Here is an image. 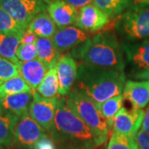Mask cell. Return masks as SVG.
Masks as SVG:
<instances>
[{"label":"cell","mask_w":149,"mask_h":149,"mask_svg":"<svg viewBox=\"0 0 149 149\" xmlns=\"http://www.w3.org/2000/svg\"><path fill=\"white\" fill-rule=\"evenodd\" d=\"M125 75L122 70L101 68L81 63L74 89L97 106L123 93Z\"/></svg>","instance_id":"1"},{"label":"cell","mask_w":149,"mask_h":149,"mask_svg":"<svg viewBox=\"0 0 149 149\" xmlns=\"http://www.w3.org/2000/svg\"><path fill=\"white\" fill-rule=\"evenodd\" d=\"M74 58L83 64L122 70L124 61L120 46L113 33L104 32L99 33L72 51Z\"/></svg>","instance_id":"2"},{"label":"cell","mask_w":149,"mask_h":149,"mask_svg":"<svg viewBox=\"0 0 149 149\" xmlns=\"http://www.w3.org/2000/svg\"><path fill=\"white\" fill-rule=\"evenodd\" d=\"M53 137L65 138L84 144L87 148L100 146V143L89 126L69 106L66 99L58 100L54 119Z\"/></svg>","instance_id":"3"},{"label":"cell","mask_w":149,"mask_h":149,"mask_svg":"<svg viewBox=\"0 0 149 149\" xmlns=\"http://www.w3.org/2000/svg\"><path fill=\"white\" fill-rule=\"evenodd\" d=\"M69 106L89 126L101 145L109 133V127L94 102L72 90L66 99Z\"/></svg>","instance_id":"4"},{"label":"cell","mask_w":149,"mask_h":149,"mask_svg":"<svg viewBox=\"0 0 149 149\" xmlns=\"http://www.w3.org/2000/svg\"><path fill=\"white\" fill-rule=\"evenodd\" d=\"M116 27L130 40L149 37V7L133 6L121 15Z\"/></svg>","instance_id":"5"},{"label":"cell","mask_w":149,"mask_h":149,"mask_svg":"<svg viewBox=\"0 0 149 149\" xmlns=\"http://www.w3.org/2000/svg\"><path fill=\"white\" fill-rule=\"evenodd\" d=\"M0 8L25 30L37 14L47 10L46 3L37 0H0Z\"/></svg>","instance_id":"6"},{"label":"cell","mask_w":149,"mask_h":149,"mask_svg":"<svg viewBox=\"0 0 149 149\" xmlns=\"http://www.w3.org/2000/svg\"><path fill=\"white\" fill-rule=\"evenodd\" d=\"M45 131L27 111L20 117L17 124L12 147L16 149H32L34 144L46 134Z\"/></svg>","instance_id":"7"},{"label":"cell","mask_w":149,"mask_h":149,"mask_svg":"<svg viewBox=\"0 0 149 149\" xmlns=\"http://www.w3.org/2000/svg\"><path fill=\"white\" fill-rule=\"evenodd\" d=\"M58 100V98L43 97L34 91L33 100L28 109L31 117L52 135H53L55 129L54 119Z\"/></svg>","instance_id":"8"},{"label":"cell","mask_w":149,"mask_h":149,"mask_svg":"<svg viewBox=\"0 0 149 149\" xmlns=\"http://www.w3.org/2000/svg\"><path fill=\"white\" fill-rule=\"evenodd\" d=\"M109 23V17L97 6L91 3L80 8L75 26L85 32H95L104 28Z\"/></svg>","instance_id":"9"},{"label":"cell","mask_w":149,"mask_h":149,"mask_svg":"<svg viewBox=\"0 0 149 149\" xmlns=\"http://www.w3.org/2000/svg\"><path fill=\"white\" fill-rule=\"evenodd\" d=\"M144 113L143 109L128 110L122 107L113 118V132L127 136H136L142 126Z\"/></svg>","instance_id":"10"},{"label":"cell","mask_w":149,"mask_h":149,"mask_svg":"<svg viewBox=\"0 0 149 149\" xmlns=\"http://www.w3.org/2000/svg\"><path fill=\"white\" fill-rule=\"evenodd\" d=\"M56 66L59 81V95H68L76 80L78 65L70 55L65 54L60 56Z\"/></svg>","instance_id":"11"},{"label":"cell","mask_w":149,"mask_h":149,"mask_svg":"<svg viewBox=\"0 0 149 149\" xmlns=\"http://www.w3.org/2000/svg\"><path fill=\"white\" fill-rule=\"evenodd\" d=\"M47 11L59 28L69 27L75 23L79 11L61 0H51L47 5Z\"/></svg>","instance_id":"12"},{"label":"cell","mask_w":149,"mask_h":149,"mask_svg":"<svg viewBox=\"0 0 149 149\" xmlns=\"http://www.w3.org/2000/svg\"><path fill=\"white\" fill-rule=\"evenodd\" d=\"M88 39L89 37L85 31L72 26L59 28L52 37L54 45L59 52L77 47Z\"/></svg>","instance_id":"13"},{"label":"cell","mask_w":149,"mask_h":149,"mask_svg":"<svg viewBox=\"0 0 149 149\" xmlns=\"http://www.w3.org/2000/svg\"><path fill=\"white\" fill-rule=\"evenodd\" d=\"M123 95L134 109H143L149 104V81H126Z\"/></svg>","instance_id":"14"},{"label":"cell","mask_w":149,"mask_h":149,"mask_svg":"<svg viewBox=\"0 0 149 149\" xmlns=\"http://www.w3.org/2000/svg\"><path fill=\"white\" fill-rule=\"evenodd\" d=\"M18 67L20 75L27 81L33 91L37 89L49 70L48 65L39 59L26 62L21 61Z\"/></svg>","instance_id":"15"},{"label":"cell","mask_w":149,"mask_h":149,"mask_svg":"<svg viewBox=\"0 0 149 149\" xmlns=\"http://www.w3.org/2000/svg\"><path fill=\"white\" fill-rule=\"evenodd\" d=\"M124 52L127 59L132 64L140 70L149 68V38L142 42L124 45Z\"/></svg>","instance_id":"16"},{"label":"cell","mask_w":149,"mask_h":149,"mask_svg":"<svg viewBox=\"0 0 149 149\" xmlns=\"http://www.w3.org/2000/svg\"><path fill=\"white\" fill-rule=\"evenodd\" d=\"M33 93L34 91L6 96L0 99V105L6 110L21 117L24 113L28 111L33 100Z\"/></svg>","instance_id":"17"},{"label":"cell","mask_w":149,"mask_h":149,"mask_svg":"<svg viewBox=\"0 0 149 149\" xmlns=\"http://www.w3.org/2000/svg\"><path fill=\"white\" fill-rule=\"evenodd\" d=\"M20 117L4 109L0 105V145L10 148L14 132Z\"/></svg>","instance_id":"18"},{"label":"cell","mask_w":149,"mask_h":149,"mask_svg":"<svg viewBox=\"0 0 149 149\" xmlns=\"http://www.w3.org/2000/svg\"><path fill=\"white\" fill-rule=\"evenodd\" d=\"M22 34L0 32V56L8 59L17 66L21 61L17 57V50L21 44Z\"/></svg>","instance_id":"19"},{"label":"cell","mask_w":149,"mask_h":149,"mask_svg":"<svg viewBox=\"0 0 149 149\" xmlns=\"http://www.w3.org/2000/svg\"><path fill=\"white\" fill-rule=\"evenodd\" d=\"M27 30L33 32L37 37L52 38L57 31V26L48 13L42 12L32 19Z\"/></svg>","instance_id":"20"},{"label":"cell","mask_w":149,"mask_h":149,"mask_svg":"<svg viewBox=\"0 0 149 149\" xmlns=\"http://www.w3.org/2000/svg\"><path fill=\"white\" fill-rule=\"evenodd\" d=\"M37 59L48 65L49 69L56 65L61 55L54 45L52 38L37 37L35 42Z\"/></svg>","instance_id":"21"},{"label":"cell","mask_w":149,"mask_h":149,"mask_svg":"<svg viewBox=\"0 0 149 149\" xmlns=\"http://www.w3.org/2000/svg\"><path fill=\"white\" fill-rule=\"evenodd\" d=\"M37 93L43 97L49 99L58 98L59 81L56 65L49 69L42 83L37 87Z\"/></svg>","instance_id":"22"},{"label":"cell","mask_w":149,"mask_h":149,"mask_svg":"<svg viewBox=\"0 0 149 149\" xmlns=\"http://www.w3.org/2000/svg\"><path fill=\"white\" fill-rule=\"evenodd\" d=\"M93 3L109 17H115L133 5V0H93Z\"/></svg>","instance_id":"23"},{"label":"cell","mask_w":149,"mask_h":149,"mask_svg":"<svg viewBox=\"0 0 149 149\" xmlns=\"http://www.w3.org/2000/svg\"><path fill=\"white\" fill-rule=\"evenodd\" d=\"M34 91L21 75H17L0 85V99L6 96L24 92Z\"/></svg>","instance_id":"24"},{"label":"cell","mask_w":149,"mask_h":149,"mask_svg":"<svg viewBox=\"0 0 149 149\" xmlns=\"http://www.w3.org/2000/svg\"><path fill=\"white\" fill-rule=\"evenodd\" d=\"M123 100H124L123 95H119L110 98L109 100L102 103L101 104L98 106L103 117L106 119L107 123L109 128H113V118L118 113V112L119 111L120 109L123 107Z\"/></svg>","instance_id":"25"},{"label":"cell","mask_w":149,"mask_h":149,"mask_svg":"<svg viewBox=\"0 0 149 149\" xmlns=\"http://www.w3.org/2000/svg\"><path fill=\"white\" fill-rule=\"evenodd\" d=\"M108 149H139L136 136H127L119 133H112Z\"/></svg>","instance_id":"26"},{"label":"cell","mask_w":149,"mask_h":149,"mask_svg":"<svg viewBox=\"0 0 149 149\" xmlns=\"http://www.w3.org/2000/svg\"><path fill=\"white\" fill-rule=\"evenodd\" d=\"M26 30L0 8V32L22 34Z\"/></svg>","instance_id":"27"},{"label":"cell","mask_w":149,"mask_h":149,"mask_svg":"<svg viewBox=\"0 0 149 149\" xmlns=\"http://www.w3.org/2000/svg\"><path fill=\"white\" fill-rule=\"evenodd\" d=\"M19 67L8 59L0 56V85L11 78L19 75Z\"/></svg>","instance_id":"28"},{"label":"cell","mask_w":149,"mask_h":149,"mask_svg":"<svg viewBox=\"0 0 149 149\" xmlns=\"http://www.w3.org/2000/svg\"><path fill=\"white\" fill-rule=\"evenodd\" d=\"M17 57L22 62H26L37 59L35 44H20L17 50Z\"/></svg>","instance_id":"29"},{"label":"cell","mask_w":149,"mask_h":149,"mask_svg":"<svg viewBox=\"0 0 149 149\" xmlns=\"http://www.w3.org/2000/svg\"><path fill=\"white\" fill-rule=\"evenodd\" d=\"M32 149H56V147L53 141L45 134L34 144Z\"/></svg>","instance_id":"30"},{"label":"cell","mask_w":149,"mask_h":149,"mask_svg":"<svg viewBox=\"0 0 149 149\" xmlns=\"http://www.w3.org/2000/svg\"><path fill=\"white\" fill-rule=\"evenodd\" d=\"M136 141L139 149H149V133L139 130L136 134Z\"/></svg>","instance_id":"31"},{"label":"cell","mask_w":149,"mask_h":149,"mask_svg":"<svg viewBox=\"0 0 149 149\" xmlns=\"http://www.w3.org/2000/svg\"><path fill=\"white\" fill-rule=\"evenodd\" d=\"M37 39V36L33 32H30L27 29L22 35L21 43L22 44H35Z\"/></svg>","instance_id":"32"},{"label":"cell","mask_w":149,"mask_h":149,"mask_svg":"<svg viewBox=\"0 0 149 149\" xmlns=\"http://www.w3.org/2000/svg\"><path fill=\"white\" fill-rule=\"evenodd\" d=\"M61 1H64L76 8H81L93 3V0H61Z\"/></svg>","instance_id":"33"},{"label":"cell","mask_w":149,"mask_h":149,"mask_svg":"<svg viewBox=\"0 0 149 149\" xmlns=\"http://www.w3.org/2000/svg\"><path fill=\"white\" fill-rule=\"evenodd\" d=\"M141 130L149 133V106L144 113L143 120L141 126Z\"/></svg>","instance_id":"34"},{"label":"cell","mask_w":149,"mask_h":149,"mask_svg":"<svg viewBox=\"0 0 149 149\" xmlns=\"http://www.w3.org/2000/svg\"><path fill=\"white\" fill-rule=\"evenodd\" d=\"M135 77L137 79H143V80H148L149 81V68L148 69L143 70L138 72L135 75Z\"/></svg>","instance_id":"35"},{"label":"cell","mask_w":149,"mask_h":149,"mask_svg":"<svg viewBox=\"0 0 149 149\" xmlns=\"http://www.w3.org/2000/svg\"><path fill=\"white\" fill-rule=\"evenodd\" d=\"M135 7H149V0H133Z\"/></svg>","instance_id":"36"},{"label":"cell","mask_w":149,"mask_h":149,"mask_svg":"<svg viewBox=\"0 0 149 149\" xmlns=\"http://www.w3.org/2000/svg\"><path fill=\"white\" fill-rule=\"evenodd\" d=\"M0 149H6V147H4V146H1V145H0Z\"/></svg>","instance_id":"37"},{"label":"cell","mask_w":149,"mask_h":149,"mask_svg":"<svg viewBox=\"0 0 149 149\" xmlns=\"http://www.w3.org/2000/svg\"><path fill=\"white\" fill-rule=\"evenodd\" d=\"M37 1H41V2H44V1H47V0H37Z\"/></svg>","instance_id":"38"}]
</instances>
